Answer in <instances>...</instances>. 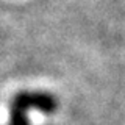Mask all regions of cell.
<instances>
[{
	"label": "cell",
	"mask_w": 125,
	"mask_h": 125,
	"mask_svg": "<svg viewBox=\"0 0 125 125\" xmlns=\"http://www.w3.org/2000/svg\"><path fill=\"white\" fill-rule=\"evenodd\" d=\"M60 106L58 97L47 91H21L11 97L8 105L6 125H30V111L36 109L42 114H53Z\"/></svg>",
	"instance_id": "6da1fadb"
}]
</instances>
